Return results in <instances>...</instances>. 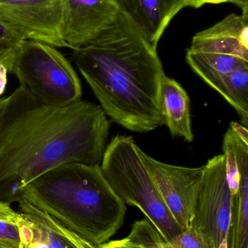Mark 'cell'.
Wrapping results in <instances>:
<instances>
[{"instance_id": "6da1fadb", "label": "cell", "mask_w": 248, "mask_h": 248, "mask_svg": "<svg viewBox=\"0 0 248 248\" xmlns=\"http://www.w3.org/2000/svg\"><path fill=\"white\" fill-rule=\"evenodd\" d=\"M109 127L96 103L47 106L20 84L8 97L0 137V201L18 202L29 183L61 165L100 166Z\"/></svg>"}, {"instance_id": "7a4b0ae2", "label": "cell", "mask_w": 248, "mask_h": 248, "mask_svg": "<svg viewBox=\"0 0 248 248\" xmlns=\"http://www.w3.org/2000/svg\"><path fill=\"white\" fill-rule=\"evenodd\" d=\"M73 59L112 122L133 132L165 124L157 49L121 12L94 40L74 49Z\"/></svg>"}, {"instance_id": "3957f363", "label": "cell", "mask_w": 248, "mask_h": 248, "mask_svg": "<svg viewBox=\"0 0 248 248\" xmlns=\"http://www.w3.org/2000/svg\"><path fill=\"white\" fill-rule=\"evenodd\" d=\"M21 199L97 247L122 227L127 212L100 166L83 163L61 165L41 175L23 189Z\"/></svg>"}, {"instance_id": "277c9868", "label": "cell", "mask_w": 248, "mask_h": 248, "mask_svg": "<svg viewBox=\"0 0 248 248\" xmlns=\"http://www.w3.org/2000/svg\"><path fill=\"white\" fill-rule=\"evenodd\" d=\"M131 137L116 135L105 149L100 169L125 204L138 208L167 243L183 231L169 211Z\"/></svg>"}, {"instance_id": "5b68a950", "label": "cell", "mask_w": 248, "mask_h": 248, "mask_svg": "<svg viewBox=\"0 0 248 248\" xmlns=\"http://www.w3.org/2000/svg\"><path fill=\"white\" fill-rule=\"evenodd\" d=\"M10 74L47 106H68L82 100L77 72L58 48L50 45L24 41L17 47Z\"/></svg>"}, {"instance_id": "8992f818", "label": "cell", "mask_w": 248, "mask_h": 248, "mask_svg": "<svg viewBox=\"0 0 248 248\" xmlns=\"http://www.w3.org/2000/svg\"><path fill=\"white\" fill-rule=\"evenodd\" d=\"M231 194L226 174L225 156L218 155L204 166L203 180L190 225L214 248H228Z\"/></svg>"}, {"instance_id": "52a82bcc", "label": "cell", "mask_w": 248, "mask_h": 248, "mask_svg": "<svg viewBox=\"0 0 248 248\" xmlns=\"http://www.w3.org/2000/svg\"><path fill=\"white\" fill-rule=\"evenodd\" d=\"M140 157L152 178L163 202L182 230L192 222L203 180L204 166H173L159 161L138 147Z\"/></svg>"}, {"instance_id": "ba28073f", "label": "cell", "mask_w": 248, "mask_h": 248, "mask_svg": "<svg viewBox=\"0 0 248 248\" xmlns=\"http://www.w3.org/2000/svg\"><path fill=\"white\" fill-rule=\"evenodd\" d=\"M0 17L26 40L68 48L63 37V0H0Z\"/></svg>"}, {"instance_id": "9c48e42d", "label": "cell", "mask_w": 248, "mask_h": 248, "mask_svg": "<svg viewBox=\"0 0 248 248\" xmlns=\"http://www.w3.org/2000/svg\"><path fill=\"white\" fill-rule=\"evenodd\" d=\"M114 0H63V37L69 49L94 40L117 16Z\"/></svg>"}, {"instance_id": "30bf717a", "label": "cell", "mask_w": 248, "mask_h": 248, "mask_svg": "<svg viewBox=\"0 0 248 248\" xmlns=\"http://www.w3.org/2000/svg\"><path fill=\"white\" fill-rule=\"evenodd\" d=\"M118 10L138 28L157 49L165 31L173 17L186 7L188 0H114Z\"/></svg>"}, {"instance_id": "8fae6325", "label": "cell", "mask_w": 248, "mask_h": 248, "mask_svg": "<svg viewBox=\"0 0 248 248\" xmlns=\"http://www.w3.org/2000/svg\"><path fill=\"white\" fill-rule=\"evenodd\" d=\"M188 49L233 55L248 61V15H230L198 32Z\"/></svg>"}, {"instance_id": "7c38bea8", "label": "cell", "mask_w": 248, "mask_h": 248, "mask_svg": "<svg viewBox=\"0 0 248 248\" xmlns=\"http://www.w3.org/2000/svg\"><path fill=\"white\" fill-rule=\"evenodd\" d=\"M238 165L240 181L237 194L231 196L228 248H248V143L237 134L227 137Z\"/></svg>"}, {"instance_id": "4fadbf2b", "label": "cell", "mask_w": 248, "mask_h": 248, "mask_svg": "<svg viewBox=\"0 0 248 248\" xmlns=\"http://www.w3.org/2000/svg\"><path fill=\"white\" fill-rule=\"evenodd\" d=\"M162 107L166 124L173 136L183 137L192 142L194 140L190 114V99L179 82L163 77L161 89Z\"/></svg>"}, {"instance_id": "5bb4252c", "label": "cell", "mask_w": 248, "mask_h": 248, "mask_svg": "<svg viewBox=\"0 0 248 248\" xmlns=\"http://www.w3.org/2000/svg\"><path fill=\"white\" fill-rule=\"evenodd\" d=\"M17 202L20 213L30 220L33 227V239L25 248H77L55 218L26 200L20 199Z\"/></svg>"}, {"instance_id": "9a60e30c", "label": "cell", "mask_w": 248, "mask_h": 248, "mask_svg": "<svg viewBox=\"0 0 248 248\" xmlns=\"http://www.w3.org/2000/svg\"><path fill=\"white\" fill-rule=\"evenodd\" d=\"M186 61L192 69L208 85L214 87L223 77L248 61L238 57L187 49Z\"/></svg>"}, {"instance_id": "2e32d148", "label": "cell", "mask_w": 248, "mask_h": 248, "mask_svg": "<svg viewBox=\"0 0 248 248\" xmlns=\"http://www.w3.org/2000/svg\"><path fill=\"white\" fill-rule=\"evenodd\" d=\"M213 89L235 109L245 126L248 125V62L223 77Z\"/></svg>"}, {"instance_id": "e0dca14e", "label": "cell", "mask_w": 248, "mask_h": 248, "mask_svg": "<svg viewBox=\"0 0 248 248\" xmlns=\"http://www.w3.org/2000/svg\"><path fill=\"white\" fill-rule=\"evenodd\" d=\"M124 239L133 248H166V242L147 218L135 221Z\"/></svg>"}, {"instance_id": "ac0fdd59", "label": "cell", "mask_w": 248, "mask_h": 248, "mask_svg": "<svg viewBox=\"0 0 248 248\" xmlns=\"http://www.w3.org/2000/svg\"><path fill=\"white\" fill-rule=\"evenodd\" d=\"M21 213L16 212L8 202L0 201V243L10 248H20L19 222Z\"/></svg>"}, {"instance_id": "d6986e66", "label": "cell", "mask_w": 248, "mask_h": 248, "mask_svg": "<svg viewBox=\"0 0 248 248\" xmlns=\"http://www.w3.org/2000/svg\"><path fill=\"white\" fill-rule=\"evenodd\" d=\"M166 248H214L200 232L189 225L166 243Z\"/></svg>"}, {"instance_id": "ffe728a7", "label": "cell", "mask_w": 248, "mask_h": 248, "mask_svg": "<svg viewBox=\"0 0 248 248\" xmlns=\"http://www.w3.org/2000/svg\"><path fill=\"white\" fill-rule=\"evenodd\" d=\"M26 39L10 24L0 17V45L17 48Z\"/></svg>"}, {"instance_id": "44dd1931", "label": "cell", "mask_w": 248, "mask_h": 248, "mask_svg": "<svg viewBox=\"0 0 248 248\" xmlns=\"http://www.w3.org/2000/svg\"><path fill=\"white\" fill-rule=\"evenodd\" d=\"M58 224H59L61 230L64 232V234H65L67 236V237L74 243V246L77 248H99L97 247V246H93L91 243L86 241L84 239L82 238L80 236L77 235L75 233L71 232V230H68L66 227L62 225L59 221H58Z\"/></svg>"}, {"instance_id": "7402d4cb", "label": "cell", "mask_w": 248, "mask_h": 248, "mask_svg": "<svg viewBox=\"0 0 248 248\" xmlns=\"http://www.w3.org/2000/svg\"><path fill=\"white\" fill-rule=\"evenodd\" d=\"M17 49V47H9V46L0 45V64H4L7 66L10 74Z\"/></svg>"}, {"instance_id": "603a6c76", "label": "cell", "mask_w": 248, "mask_h": 248, "mask_svg": "<svg viewBox=\"0 0 248 248\" xmlns=\"http://www.w3.org/2000/svg\"><path fill=\"white\" fill-rule=\"evenodd\" d=\"M9 68L4 64H0V97L4 94L7 84Z\"/></svg>"}, {"instance_id": "cb8c5ba5", "label": "cell", "mask_w": 248, "mask_h": 248, "mask_svg": "<svg viewBox=\"0 0 248 248\" xmlns=\"http://www.w3.org/2000/svg\"><path fill=\"white\" fill-rule=\"evenodd\" d=\"M230 128L233 130L239 137H241L244 141L248 142V131L247 127L244 126L237 122H231Z\"/></svg>"}, {"instance_id": "d4e9b609", "label": "cell", "mask_w": 248, "mask_h": 248, "mask_svg": "<svg viewBox=\"0 0 248 248\" xmlns=\"http://www.w3.org/2000/svg\"><path fill=\"white\" fill-rule=\"evenodd\" d=\"M99 248H133L131 247L125 239L122 240H112V241L106 242L103 243L101 246H99Z\"/></svg>"}, {"instance_id": "484cf974", "label": "cell", "mask_w": 248, "mask_h": 248, "mask_svg": "<svg viewBox=\"0 0 248 248\" xmlns=\"http://www.w3.org/2000/svg\"><path fill=\"white\" fill-rule=\"evenodd\" d=\"M188 1L189 7L199 8L206 4H221L230 1V0H188Z\"/></svg>"}, {"instance_id": "4316f807", "label": "cell", "mask_w": 248, "mask_h": 248, "mask_svg": "<svg viewBox=\"0 0 248 248\" xmlns=\"http://www.w3.org/2000/svg\"><path fill=\"white\" fill-rule=\"evenodd\" d=\"M7 104H8V97H0V137H1V131H2Z\"/></svg>"}, {"instance_id": "83f0119b", "label": "cell", "mask_w": 248, "mask_h": 248, "mask_svg": "<svg viewBox=\"0 0 248 248\" xmlns=\"http://www.w3.org/2000/svg\"><path fill=\"white\" fill-rule=\"evenodd\" d=\"M230 2L238 6L243 10V14L248 15V0H230Z\"/></svg>"}]
</instances>
